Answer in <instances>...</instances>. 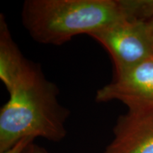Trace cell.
<instances>
[{"instance_id":"3","label":"cell","mask_w":153,"mask_h":153,"mask_svg":"<svg viewBox=\"0 0 153 153\" xmlns=\"http://www.w3.org/2000/svg\"><path fill=\"white\" fill-rule=\"evenodd\" d=\"M109 53L116 76L153 57L146 26L128 16L90 36Z\"/></svg>"},{"instance_id":"2","label":"cell","mask_w":153,"mask_h":153,"mask_svg":"<svg viewBox=\"0 0 153 153\" xmlns=\"http://www.w3.org/2000/svg\"><path fill=\"white\" fill-rule=\"evenodd\" d=\"M127 16L125 0H26L23 26L34 41L61 45L93 33Z\"/></svg>"},{"instance_id":"6","label":"cell","mask_w":153,"mask_h":153,"mask_svg":"<svg viewBox=\"0 0 153 153\" xmlns=\"http://www.w3.org/2000/svg\"><path fill=\"white\" fill-rule=\"evenodd\" d=\"M130 8L131 16L144 22L153 55V0H131Z\"/></svg>"},{"instance_id":"4","label":"cell","mask_w":153,"mask_h":153,"mask_svg":"<svg viewBox=\"0 0 153 153\" xmlns=\"http://www.w3.org/2000/svg\"><path fill=\"white\" fill-rule=\"evenodd\" d=\"M97 102L117 100L130 108H153V57L139 63L97 91Z\"/></svg>"},{"instance_id":"7","label":"cell","mask_w":153,"mask_h":153,"mask_svg":"<svg viewBox=\"0 0 153 153\" xmlns=\"http://www.w3.org/2000/svg\"><path fill=\"white\" fill-rule=\"evenodd\" d=\"M34 140L35 139L31 138V137L23 138L7 150L3 151V152H0V153H23L28 145L34 142Z\"/></svg>"},{"instance_id":"8","label":"cell","mask_w":153,"mask_h":153,"mask_svg":"<svg viewBox=\"0 0 153 153\" xmlns=\"http://www.w3.org/2000/svg\"><path fill=\"white\" fill-rule=\"evenodd\" d=\"M23 153H48L47 150L43 147L39 146L37 144H35L33 142L28 145V147L25 149Z\"/></svg>"},{"instance_id":"5","label":"cell","mask_w":153,"mask_h":153,"mask_svg":"<svg viewBox=\"0 0 153 153\" xmlns=\"http://www.w3.org/2000/svg\"><path fill=\"white\" fill-rule=\"evenodd\" d=\"M104 153H153V108H130L119 116Z\"/></svg>"},{"instance_id":"1","label":"cell","mask_w":153,"mask_h":153,"mask_svg":"<svg viewBox=\"0 0 153 153\" xmlns=\"http://www.w3.org/2000/svg\"><path fill=\"white\" fill-rule=\"evenodd\" d=\"M9 100L0 111V152L26 137L60 142L70 112L59 102L57 86L41 66L26 60L7 86Z\"/></svg>"}]
</instances>
